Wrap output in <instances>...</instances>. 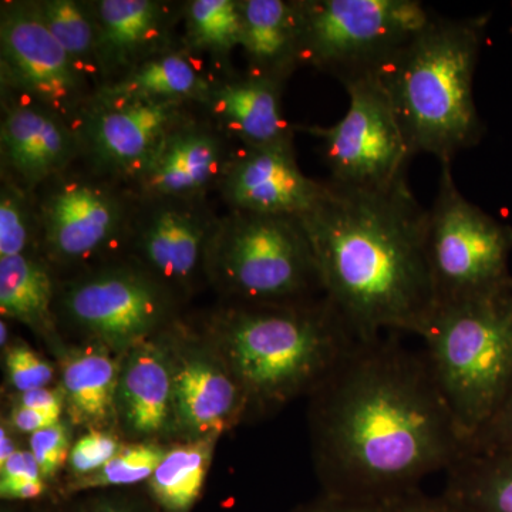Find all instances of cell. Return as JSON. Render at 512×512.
Masks as SVG:
<instances>
[{"label": "cell", "instance_id": "obj_24", "mask_svg": "<svg viewBox=\"0 0 512 512\" xmlns=\"http://www.w3.org/2000/svg\"><path fill=\"white\" fill-rule=\"evenodd\" d=\"M211 83L191 52L168 49L144 60L96 94L201 103Z\"/></svg>", "mask_w": 512, "mask_h": 512}, {"label": "cell", "instance_id": "obj_19", "mask_svg": "<svg viewBox=\"0 0 512 512\" xmlns=\"http://www.w3.org/2000/svg\"><path fill=\"white\" fill-rule=\"evenodd\" d=\"M97 32V56L103 87L131 69L171 49L173 15L153 0H99L87 3Z\"/></svg>", "mask_w": 512, "mask_h": 512}, {"label": "cell", "instance_id": "obj_8", "mask_svg": "<svg viewBox=\"0 0 512 512\" xmlns=\"http://www.w3.org/2000/svg\"><path fill=\"white\" fill-rule=\"evenodd\" d=\"M512 227L458 190L451 163H441L429 210L427 258L437 303L497 291L512 282Z\"/></svg>", "mask_w": 512, "mask_h": 512}, {"label": "cell", "instance_id": "obj_21", "mask_svg": "<svg viewBox=\"0 0 512 512\" xmlns=\"http://www.w3.org/2000/svg\"><path fill=\"white\" fill-rule=\"evenodd\" d=\"M282 86L248 73L212 82L201 103L212 124L244 147L293 146L296 127L286 120L282 109Z\"/></svg>", "mask_w": 512, "mask_h": 512}, {"label": "cell", "instance_id": "obj_44", "mask_svg": "<svg viewBox=\"0 0 512 512\" xmlns=\"http://www.w3.org/2000/svg\"><path fill=\"white\" fill-rule=\"evenodd\" d=\"M10 333L8 325L5 322H0V346L5 350L9 348Z\"/></svg>", "mask_w": 512, "mask_h": 512}, {"label": "cell", "instance_id": "obj_10", "mask_svg": "<svg viewBox=\"0 0 512 512\" xmlns=\"http://www.w3.org/2000/svg\"><path fill=\"white\" fill-rule=\"evenodd\" d=\"M3 90L28 97L69 123L96 96L37 12L36 3H6L0 15Z\"/></svg>", "mask_w": 512, "mask_h": 512}, {"label": "cell", "instance_id": "obj_39", "mask_svg": "<svg viewBox=\"0 0 512 512\" xmlns=\"http://www.w3.org/2000/svg\"><path fill=\"white\" fill-rule=\"evenodd\" d=\"M386 505L323 494L318 500L303 505L295 512H386Z\"/></svg>", "mask_w": 512, "mask_h": 512}, {"label": "cell", "instance_id": "obj_28", "mask_svg": "<svg viewBox=\"0 0 512 512\" xmlns=\"http://www.w3.org/2000/svg\"><path fill=\"white\" fill-rule=\"evenodd\" d=\"M37 12L59 45L63 47L74 67L99 92L101 70L97 56L96 25L89 5L74 0H45L35 2Z\"/></svg>", "mask_w": 512, "mask_h": 512}, {"label": "cell", "instance_id": "obj_17", "mask_svg": "<svg viewBox=\"0 0 512 512\" xmlns=\"http://www.w3.org/2000/svg\"><path fill=\"white\" fill-rule=\"evenodd\" d=\"M229 140L214 124L188 119L165 138L134 181L138 192L151 201L200 200L210 188L221 187L235 156Z\"/></svg>", "mask_w": 512, "mask_h": 512}, {"label": "cell", "instance_id": "obj_11", "mask_svg": "<svg viewBox=\"0 0 512 512\" xmlns=\"http://www.w3.org/2000/svg\"><path fill=\"white\" fill-rule=\"evenodd\" d=\"M47 184L37 221L52 261L83 264L119 247L134 222L119 191L107 181L69 170Z\"/></svg>", "mask_w": 512, "mask_h": 512}, {"label": "cell", "instance_id": "obj_45", "mask_svg": "<svg viewBox=\"0 0 512 512\" xmlns=\"http://www.w3.org/2000/svg\"><path fill=\"white\" fill-rule=\"evenodd\" d=\"M2 512H12V511H9V510H3Z\"/></svg>", "mask_w": 512, "mask_h": 512}, {"label": "cell", "instance_id": "obj_41", "mask_svg": "<svg viewBox=\"0 0 512 512\" xmlns=\"http://www.w3.org/2000/svg\"><path fill=\"white\" fill-rule=\"evenodd\" d=\"M60 420L55 417L49 416L42 412H37L35 409H29V407L20 406L15 404L10 410L9 424L10 429L18 431L22 434L37 433V431L47 429V427L55 426Z\"/></svg>", "mask_w": 512, "mask_h": 512}, {"label": "cell", "instance_id": "obj_1", "mask_svg": "<svg viewBox=\"0 0 512 512\" xmlns=\"http://www.w3.org/2000/svg\"><path fill=\"white\" fill-rule=\"evenodd\" d=\"M312 394L325 494L390 503L467 451L426 356L393 338L359 340Z\"/></svg>", "mask_w": 512, "mask_h": 512}, {"label": "cell", "instance_id": "obj_43", "mask_svg": "<svg viewBox=\"0 0 512 512\" xmlns=\"http://www.w3.org/2000/svg\"><path fill=\"white\" fill-rule=\"evenodd\" d=\"M47 512H90L89 503L66 505Z\"/></svg>", "mask_w": 512, "mask_h": 512}, {"label": "cell", "instance_id": "obj_42", "mask_svg": "<svg viewBox=\"0 0 512 512\" xmlns=\"http://www.w3.org/2000/svg\"><path fill=\"white\" fill-rule=\"evenodd\" d=\"M18 450L19 448L16 447L15 439H13L12 434H10V427L2 424V429H0V464L9 460Z\"/></svg>", "mask_w": 512, "mask_h": 512}, {"label": "cell", "instance_id": "obj_18", "mask_svg": "<svg viewBox=\"0 0 512 512\" xmlns=\"http://www.w3.org/2000/svg\"><path fill=\"white\" fill-rule=\"evenodd\" d=\"M138 221L136 242L157 278L188 288L207 269L218 221L191 201L158 200Z\"/></svg>", "mask_w": 512, "mask_h": 512}, {"label": "cell", "instance_id": "obj_38", "mask_svg": "<svg viewBox=\"0 0 512 512\" xmlns=\"http://www.w3.org/2000/svg\"><path fill=\"white\" fill-rule=\"evenodd\" d=\"M18 480H45L30 450L19 448L9 460L0 464V483H12Z\"/></svg>", "mask_w": 512, "mask_h": 512}, {"label": "cell", "instance_id": "obj_37", "mask_svg": "<svg viewBox=\"0 0 512 512\" xmlns=\"http://www.w3.org/2000/svg\"><path fill=\"white\" fill-rule=\"evenodd\" d=\"M87 503L90 512H164L148 494H99Z\"/></svg>", "mask_w": 512, "mask_h": 512}, {"label": "cell", "instance_id": "obj_29", "mask_svg": "<svg viewBox=\"0 0 512 512\" xmlns=\"http://www.w3.org/2000/svg\"><path fill=\"white\" fill-rule=\"evenodd\" d=\"M185 49L220 64L241 47V0H192L184 10Z\"/></svg>", "mask_w": 512, "mask_h": 512}, {"label": "cell", "instance_id": "obj_13", "mask_svg": "<svg viewBox=\"0 0 512 512\" xmlns=\"http://www.w3.org/2000/svg\"><path fill=\"white\" fill-rule=\"evenodd\" d=\"M62 305L67 318L94 342L121 353L150 339L168 313L164 289L131 266L103 269L73 282Z\"/></svg>", "mask_w": 512, "mask_h": 512}, {"label": "cell", "instance_id": "obj_26", "mask_svg": "<svg viewBox=\"0 0 512 512\" xmlns=\"http://www.w3.org/2000/svg\"><path fill=\"white\" fill-rule=\"evenodd\" d=\"M53 293L52 276L39 259L29 254L0 259V312L6 318L50 335Z\"/></svg>", "mask_w": 512, "mask_h": 512}, {"label": "cell", "instance_id": "obj_40", "mask_svg": "<svg viewBox=\"0 0 512 512\" xmlns=\"http://www.w3.org/2000/svg\"><path fill=\"white\" fill-rule=\"evenodd\" d=\"M16 404L29 407V409H35L37 412L49 414V416L55 417L57 420H60L64 412L62 392H60V389L52 390L49 387L20 393Z\"/></svg>", "mask_w": 512, "mask_h": 512}, {"label": "cell", "instance_id": "obj_35", "mask_svg": "<svg viewBox=\"0 0 512 512\" xmlns=\"http://www.w3.org/2000/svg\"><path fill=\"white\" fill-rule=\"evenodd\" d=\"M512 447V394L500 413L488 424L467 451H491Z\"/></svg>", "mask_w": 512, "mask_h": 512}, {"label": "cell", "instance_id": "obj_2", "mask_svg": "<svg viewBox=\"0 0 512 512\" xmlns=\"http://www.w3.org/2000/svg\"><path fill=\"white\" fill-rule=\"evenodd\" d=\"M299 220L326 298L357 339L384 330L420 335L437 299L427 258L429 210L406 178L379 190L326 181L323 197Z\"/></svg>", "mask_w": 512, "mask_h": 512}, {"label": "cell", "instance_id": "obj_32", "mask_svg": "<svg viewBox=\"0 0 512 512\" xmlns=\"http://www.w3.org/2000/svg\"><path fill=\"white\" fill-rule=\"evenodd\" d=\"M123 444L110 431L90 430L70 450L67 460L69 483L92 476L116 456Z\"/></svg>", "mask_w": 512, "mask_h": 512}, {"label": "cell", "instance_id": "obj_3", "mask_svg": "<svg viewBox=\"0 0 512 512\" xmlns=\"http://www.w3.org/2000/svg\"><path fill=\"white\" fill-rule=\"evenodd\" d=\"M488 16L429 23L376 74L412 156L451 163L477 146L484 124L474 100V76Z\"/></svg>", "mask_w": 512, "mask_h": 512}, {"label": "cell", "instance_id": "obj_34", "mask_svg": "<svg viewBox=\"0 0 512 512\" xmlns=\"http://www.w3.org/2000/svg\"><path fill=\"white\" fill-rule=\"evenodd\" d=\"M72 446L70 429L63 421L29 436V450L47 483L55 480L66 466Z\"/></svg>", "mask_w": 512, "mask_h": 512}, {"label": "cell", "instance_id": "obj_14", "mask_svg": "<svg viewBox=\"0 0 512 512\" xmlns=\"http://www.w3.org/2000/svg\"><path fill=\"white\" fill-rule=\"evenodd\" d=\"M0 148L8 180L28 194L69 170L74 158L83 153L77 127L8 90L3 94Z\"/></svg>", "mask_w": 512, "mask_h": 512}, {"label": "cell", "instance_id": "obj_20", "mask_svg": "<svg viewBox=\"0 0 512 512\" xmlns=\"http://www.w3.org/2000/svg\"><path fill=\"white\" fill-rule=\"evenodd\" d=\"M117 413L123 429L151 441L175 431L171 345L147 339L121 356Z\"/></svg>", "mask_w": 512, "mask_h": 512}, {"label": "cell", "instance_id": "obj_5", "mask_svg": "<svg viewBox=\"0 0 512 512\" xmlns=\"http://www.w3.org/2000/svg\"><path fill=\"white\" fill-rule=\"evenodd\" d=\"M419 336L468 450L512 394V282L437 303Z\"/></svg>", "mask_w": 512, "mask_h": 512}, {"label": "cell", "instance_id": "obj_27", "mask_svg": "<svg viewBox=\"0 0 512 512\" xmlns=\"http://www.w3.org/2000/svg\"><path fill=\"white\" fill-rule=\"evenodd\" d=\"M215 440H190L167 448L147 494L164 512H191L201 498L211 467Z\"/></svg>", "mask_w": 512, "mask_h": 512}, {"label": "cell", "instance_id": "obj_6", "mask_svg": "<svg viewBox=\"0 0 512 512\" xmlns=\"http://www.w3.org/2000/svg\"><path fill=\"white\" fill-rule=\"evenodd\" d=\"M208 271L249 305L325 298L318 262L299 218L232 211L218 221Z\"/></svg>", "mask_w": 512, "mask_h": 512}, {"label": "cell", "instance_id": "obj_30", "mask_svg": "<svg viewBox=\"0 0 512 512\" xmlns=\"http://www.w3.org/2000/svg\"><path fill=\"white\" fill-rule=\"evenodd\" d=\"M165 453H167V447L151 441L127 444L121 447L119 453L111 458L106 466L101 467L92 476L67 483V494L133 487V485L147 483L163 460Z\"/></svg>", "mask_w": 512, "mask_h": 512}, {"label": "cell", "instance_id": "obj_15", "mask_svg": "<svg viewBox=\"0 0 512 512\" xmlns=\"http://www.w3.org/2000/svg\"><path fill=\"white\" fill-rule=\"evenodd\" d=\"M221 188L232 211L301 218L318 204L326 183L302 173L293 146H242Z\"/></svg>", "mask_w": 512, "mask_h": 512}, {"label": "cell", "instance_id": "obj_31", "mask_svg": "<svg viewBox=\"0 0 512 512\" xmlns=\"http://www.w3.org/2000/svg\"><path fill=\"white\" fill-rule=\"evenodd\" d=\"M26 194L19 185L6 181L0 194V259L28 254L33 237Z\"/></svg>", "mask_w": 512, "mask_h": 512}, {"label": "cell", "instance_id": "obj_16", "mask_svg": "<svg viewBox=\"0 0 512 512\" xmlns=\"http://www.w3.org/2000/svg\"><path fill=\"white\" fill-rule=\"evenodd\" d=\"M175 431L190 440H217L249 407L248 397L218 355L198 346L171 345Z\"/></svg>", "mask_w": 512, "mask_h": 512}, {"label": "cell", "instance_id": "obj_7", "mask_svg": "<svg viewBox=\"0 0 512 512\" xmlns=\"http://www.w3.org/2000/svg\"><path fill=\"white\" fill-rule=\"evenodd\" d=\"M301 66L345 84L372 76L431 15L419 0H299Z\"/></svg>", "mask_w": 512, "mask_h": 512}, {"label": "cell", "instance_id": "obj_23", "mask_svg": "<svg viewBox=\"0 0 512 512\" xmlns=\"http://www.w3.org/2000/svg\"><path fill=\"white\" fill-rule=\"evenodd\" d=\"M120 366L113 350L97 342L74 348L62 357L60 392L70 423L89 431H109L119 421Z\"/></svg>", "mask_w": 512, "mask_h": 512}, {"label": "cell", "instance_id": "obj_33", "mask_svg": "<svg viewBox=\"0 0 512 512\" xmlns=\"http://www.w3.org/2000/svg\"><path fill=\"white\" fill-rule=\"evenodd\" d=\"M6 377L20 394L49 386L55 379V369L25 343H13L6 349Z\"/></svg>", "mask_w": 512, "mask_h": 512}, {"label": "cell", "instance_id": "obj_12", "mask_svg": "<svg viewBox=\"0 0 512 512\" xmlns=\"http://www.w3.org/2000/svg\"><path fill=\"white\" fill-rule=\"evenodd\" d=\"M188 101L96 94L80 116L83 153L94 171L136 181L165 138L188 120Z\"/></svg>", "mask_w": 512, "mask_h": 512}, {"label": "cell", "instance_id": "obj_9", "mask_svg": "<svg viewBox=\"0 0 512 512\" xmlns=\"http://www.w3.org/2000/svg\"><path fill=\"white\" fill-rule=\"evenodd\" d=\"M349 96L345 116L330 127H296L320 141L332 183L379 190L406 178L412 153L392 104L376 74L343 84Z\"/></svg>", "mask_w": 512, "mask_h": 512}, {"label": "cell", "instance_id": "obj_4", "mask_svg": "<svg viewBox=\"0 0 512 512\" xmlns=\"http://www.w3.org/2000/svg\"><path fill=\"white\" fill-rule=\"evenodd\" d=\"M215 342L249 407L269 410L315 392L359 339L325 296L229 309L217 320Z\"/></svg>", "mask_w": 512, "mask_h": 512}, {"label": "cell", "instance_id": "obj_22", "mask_svg": "<svg viewBox=\"0 0 512 512\" xmlns=\"http://www.w3.org/2000/svg\"><path fill=\"white\" fill-rule=\"evenodd\" d=\"M248 73L284 84L301 67L299 0H241Z\"/></svg>", "mask_w": 512, "mask_h": 512}, {"label": "cell", "instance_id": "obj_36", "mask_svg": "<svg viewBox=\"0 0 512 512\" xmlns=\"http://www.w3.org/2000/svg\"><path fill=\"white\" fill-rule=\"evenodd\" d=\"M386 512H470L463 505L450 500L446 495L429 497L420 493L419 490L413 493L396 498L386 505Z\"/></svg>", "mask_w": 512, "mask_h": 512}, {"label": "cell", "instance_id": "obj_25", "mask_svg": "<svg viewBox=\"0 0 512 512\" xmlns=\"http://www.w3.org/2000/svg\"><path fill=\"white\" fill-rule=\"evenodd\" d=\"M447 473L444 495L470 512H512V447L466 451Z\"/></svg>", "mask_w": 512, "mask_h": 512}]
</instances>
